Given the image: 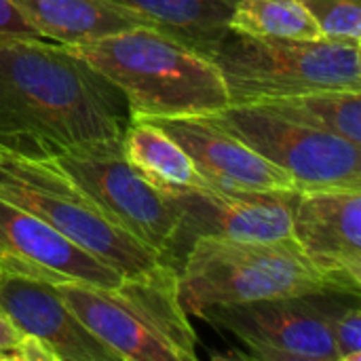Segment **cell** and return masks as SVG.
<instances>
[{"label":"cell","instance_id":"cell-1","mask_svg":"<svg viewBox=\"0 0 361 361\" xmlns=\"http://www.w3.org/2000/svg\"><path fill=\"white\" fill-rule=\"evenodd\" d=\"M123 93L68 44L44 38L0 42V152L57 159L123 140Z\"/></svg>","mask_w":361,"mask_h":361},{"label":"cell","instance_id":"cell-2","mask_svg":"<svg viewBox=\"0 0 361 361\" xmlns=\"http://www.w3.org/2000/svg\"><path fill=\"white\" fill-rule=\"evenodd\" d=\"M68 47L123 93L129 118L212 116L231 106L216 61L159 27Z\"/></svg>","mask_w":361,"mask_h":361},{"label":"cell","instance_id":"cell-3","mask_svg":"<svg viewBox=\"0 0 361 361\" xmlns=\"http://www.w3.org/2000/svg\"><path fill=\"white\" fill-rule=\"evenodd\" d=\"M68 309L121 361H195L197 334L180 302L178 269L123 279L116 288L55 286Z\"/></svg>","mask_w":361,"mask_h":361},{"label":"cell","instance_id":"cell-4","mask_svg":"<svg viewBox=\"0 0 361 361\" xmlns=\"http://www.w3.org/2000/svg\"><path fill=\"white\" fill-rule=\"evenodd\" d=\"M178 286L188 317H201L222 305L334 290L292 237L277 241L197 237L178 269Z\"/></svg>","mask_w":361,"mask_h":361},{"label":"cell","instance_id":"cell-5","mask_svg":"<svg viewBox=\"0 0 361 361\" xmlns=\"http://www.w3.org/2000/svg\"><path fill=\"white\" fill-rule=\"evenodd\" d=\"M0 197L38 216L125 279L165 264L51 159L2 154Z\"/></svg>","mask_w":361,"mask_h":361},{"label":"cell","instance_id":"cell-6","mask_svg":"<svg viewBox=\"0 0 361 361\" xmlns=\"http://www.w3.org/2000/svg\"><path fill=\"white\" fill-rule=\"evenodd\" d=\"M212 59L222 72L231 106L322 89L361 91V44L264 40L226 30Z\"/></svg>","mask_w":361,"mask_h":361},{"label":"cell","instance_id":"cell-7","mask_svg":"<svg viewBox=\"0 0 361 361\" xmlns=\"http://www.w3.org/2000/svg\"><path fill=\"white\" fill-rule=\"evenodd\" d=\"M121 142L93 144L51 161L74 178L131 237L159 254L165 264L176 267L182 209L173 195L152 186L127 163Z\"/></svg>","mask_w":361,"mask_h":361},{"label":"cell","instance_id":"cell-8","mask_svg":"<svg viewBox=\"0 0 361 361\" xmlns=\"http://www.w3.org/2000/svg\"><path fill=\"white\" fill-rule=\"evenodd\" d=\"M212 118L292 178L298 190L360 188L361 146L254 104L226 106Z\"/></svg>","mask_w":361,"mask_h":361},{"label":"cell","instance_id":"cell-9","mask_svg":"<svg viewBox=\"0 0 361 361\" xmlns=\"http://www.w3.org/2000/svg\"><path fill=\"white\" fill-rule=\"evenodd\" d=\"M201 319L231 332L262 361H338L319 294L207 309Z\"/></svg>","mask_w":361,"mask_h":361},{"label":"cell","instance_id":"cell-10","mask_svg":"<svg viewBox=\"0 0 361 361\" xmlns=\"http://www.w3.org/2000/svg\"><path fill=\"white\" fill-rule=\"evenodd\" d=\"M292 239L338 292H361V190H298L292 205Z\"/></svg>","mask_w":361,"mask_h":361},{"label":"cell","instance_id":"cell-11","mask_svg":"<svg viewBox=\"0 0 361 361\" xmlns=\"http://www.w3.org/2000/svg\"><path fill=\"white\" fill-rule=\"evenodd\" d=\"M0 275L44 283L116 288L125 277L57 233L51 224L0 197Z\"/></svg>","mask_w":361,"mask_h":361},{"label":"cell","instance_id":"cell-12","mask_svg":"<svg viewBox=\"0 0 361 361\" xmlns=\"http://www.w3.org/2000/svg\"><path fill=\"white\" fill-rule=\"evenodd\" d=\"M298 190L173 195L182 209L180 260L197 237L237 241H277L292 237V205Z\"/></svg>","mask_w":361,"mask_h":361},{"label":"cell","instance_id":"cell-13","mask_svg":"<svg viewBox=\"0 0 361 361\" xmlns=\"http://www.w3.org/2000/svg\"><path fill=\"white\" fill-rule=\"evenodd\" d=\"M192 159L212 188L222 192L298 190L290 176L218 125L212 116L150 118Z\"/></svg>","mask_w":361,"mask_h":361},{"label":"cell","instance_id":"cell-14","mask_svg":"<svg viewBox=\"0 0 361 361\" xmlns=\"http://www.w3.org/2000/svg\"><path fill=\"white\" fill-rule=\"evenodd\" d=\"M0 309L55 361H121L68 309L53 283L0 275Z\"/></svg>","mask_w":361,"mask_h":361},{"label":"cell","instance_id":"cell-15","mask_svg":"<svg viewBox=\"0 0 361 361\" xmlns=\"http://www.w3.org/2000/svg\"><path fill=\"white\" fill-rule=\"evenodd\" d=\"M30 27L44 40L59 44L91 42L137 25H152L148 17L114 0H13Z\"/></svg>","mask_w":361,"mask_h":361},{"label":"cell","instance_id":"cell-16","mask_svg":"<svg viewBox=\"0 0 361 361\" xmlns=\"http://www.w3.org/2000/svg\"><path fill=\"white\" fill-rule=\"evenodd\" d=\"M121 146L127 163L167 195L212 190L188 152L150 118H129Z\"/></svg>","mask_w":361,"mask_h":361},{"label":"cell","instance_id":"cell-17","mask_svg":"<svg viewBox=\"0 0 361 361\" xmlns=\"http://www.w3.org/2000/svg\"><path fill=\"white\" fill-rule=\"evenodd\" d=\"M148 17L159 30L212 57L228 30L237 0H114Z\"/></svg>","mask_w":361,"mask_h":361},{"label":"cell","instance_id":"cell-18","mask_svg":"<svg viewBox=\"0 0 361 361\" xmlns=\"http://www.w3.org/2000/svg\"><path fill=\"white\" fill-rule=\"evenodd\" d=\"M254 106L271 110L300 125L334 133L338 137L349 140L355 146H361L360 91L322 89V91H307V93L275 97V99H267Z\"/></svg>","mask_w":361,"mask_h":361},{"label":"cell","instance_id":"cell-19","mask_svg":"<svg viewBox=\"0 0 361 361\" xmlns=\"http://www.w3.org/2000/svg\"><path fill=\"white\" fill-rule=\"evenodd\" d=\"M228 30L264 40H317V23L300 0H237Z\"/></svg>","mask_w":361,"mask_h":361},{"label":"cell","instance_id":"cell-20","mask_svg":"<svg viewBox=\"0 0 361 361\" xmlns=\"http://www.w3.org/2000/svg\"><path fill=\"white\" fill-rule=\"evenodd\" d=\"M319 302L332 332L336 360L361 361L360 294L332 290L319 294Z\"/></svg>","mask_w":361,"mask_h":361},{"label":"cell","instance_id":"cell-21","mask_svg":"<svg viewBox=\"0 0 361 361\" xmlns=\"http://www.w3.org/2000/svg\"><path fill=\"white\" fill-rule=\"evenodd\" d=\"M322 38L361 44V0H300Z\"/></svg>","mask_w":361,"mask_h":361},{"label":"cell","instance_id":"cell-22","mask_svg":"<svg viewBox=\"0 0 361 361\" xmlns=\"http://www.w3.org/2000/svg\"><path fill=\"white\" fill-rule=\"evenodd\" d=\"M11 38H40L15 8L13 0H0V42Z\"/></svg>","mask_w":361,"mask_h":361},{"label":"cell","instance_id":"cell-23","mask_svg":"<svg viewBox=\"0 0 361 361\" xmlns=\"http://www.w3.org/2000/svg\"><path fill=\"white\" fill-rule=\"evenodd\" d=\"M25 334L0 309V361H19V347Z\"/></svg>","mask_w":361,"mask_h":361},{"label":"cell","instance_id":"cell-24","mask_svg":"<svg viewBox=\"0 0 361 361\" xmlns=\"http://www.w3.org/2000/svg\"><path fill=\"white\" fill-rule=\"evenodd\" d=\"M0 157H2V152H0Z\"/></svg>","mask_w":361,"mask_h":361}]
</instances>
